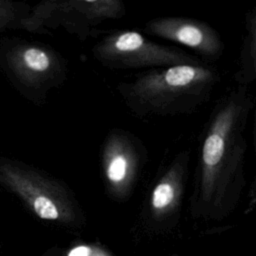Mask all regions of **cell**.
Returning <instances> with one entry per match:
<instances>
[{"instance_id": "3", "label": "cell", "mask_w": 256, "mask_h": 256, "mask_svg": "<svg viewBox=\"0 0 256 256\" xmlns=\"http://www.w3.org/2000/svg\"><path fill=\"white\" fill-rule=\"evenodd\" d=\"M0 186L42 220L65 225L78 220L77 203L69 187L22 162L0 159Z\"/></svg>"}, {"instance_id": "13", "label": "cell", "mask_w": 256, "mask_h": 256, "mask_svg": "<svg viewBox=\"0 0 256 256\" xmlns=\"http://www.w3.org/2000/svg\"><path fill=\"white\" fill-rule=\"evenodd\" d=\"M254 144H255V155H256V116H255V122H254ZM254 209H256V164H255L254 174L249 186L248 202L245 208V214L251 212Z\"/></svg>"}, {"instance_id": "4", "label": "cell", "mask_w": 256, "mask_h": 256, "mask_svg": "<svg viewBox=\"0 0 256 256\" xmlns=\"http://www.w3.org/2000/svg\"><path fill=\"white\" fill-rule=\"evenodd\" d=\"M95 59L109 68H162L207 61L173 46L153 42L137 31L122 30L107 34L92 49Z\"/></svg>"}, {"instance_id": "11", "label": "cell", "mask_w": 256, "mask_h": 256, "mask_svg": "<svg viewBox=\"0 0 256 256\" xmlns=\"http://www.w3.org/2000/svg\"><path fill=\"white\" fill-rule=\"evenodd\" d=\"M18 6L17 3L0 0V32L15 26V24L19 26L23 17H20V8Z\"/></svg>"}, {"instance_id": "10", "label": "cell", "mask_w": 256, "mask_h": 256, "mask_svg": "<svg viewBox=\"0 0 256 256\" xmlns=\"http://www.w3.org/2000/svg\"><path fill=\"white\" fill-rule=\"evenodd\" d=\"M233 79L239 86L256 85V4L244 16V32Z\"/></svg>"}, {"instance_id": "7", "label": "cell", "mask_w": 256, "mask_h": 256, "mask_svg": "<svg viewBox=\"0 0 256 256\" xmlns=\"http://www.w3.org/2000/svg\"><path fill=\"white\" fill-rule=\"evenodd\" d=\"M146 159L143 146L128 132L115 129L106 137L101 166L107 194L118 201L130 197Z\"/></svg>"}, {"instance_id": "1", "label": "cell", "mask_w": 256, "mask_h": 256, "mask_svg": "<svg viewBox=\"0 0 256 256\" xmlns=\"http://www.w3.org/2000/svg\"><path fill=\"white\" fill-rule=\"evenodd\" d=\"M255 106L249 87L236 85L214 104L199 138L190 207L193 216L221 219L246 185L245 136Z\"/></svg>"}, {"instance_id": "6", "label": "cell", "mask_w": 256, "mask_h": 256, "mask_svg": "<svg viewBox=\"0 0 256 256\" xmlns=\"http://www.w3.org/2000/svg\"><path fill=\"white\" fill-rule=\"evenodd\" d=\"M5 70L11 79L29 92H44L64 78L66 65L51 47L21 42L7 49L3 55Z\"/></svg>"}, {"instance_id": "12", "label": "cell", "mask_w": 256, "mask_h": 256, "mask_svg": "<svg viewBox=\"0 0 256 256\" xmlns=\"http://www.w3.org/2000/svg\"><path fill=\"white\" fill-rule=\"evenodd\" d=\"M67 256H112L108 251L96 245H78L72 248Z\"/></svg>"}, {"instance_id": "8", "label": "cell", "mask_w": 256, "mask_h": 256, "mask_svg": "<svg viewBox=\"0 0 256 256\" xmlns=\"http://www.w3.org/2000/svg\"><path fill=\"white\" fill-rule=\"evenodd\" d=\"M149 35L166 39L193 50L202 60L219 59L224 51L220 34L209 23L188 17L166 16L148 21L143 28Z\"/></svg>"}, {"instance_id": "2", "label": "cell", "mask_w": 256, "mask_h": 256, "mask_svg": "<svg viewBox=\"0 0 256 256\" xmlns=\"http://www.w3.org/2000/svg\"><path fill=\"white\" fill-rule=\"evenodd\" d=\"M219 69L207 62L149 69L118 90L138 117L190 115L209 101L220 81Z\"/></svg>"}, {"instance_id": "5", "label": "cell", "mask_w": 256, "mask_h": 256, "mask_svg": "<svg viewBox=\"0 0 256 256\" xmlns=\"http://www.w3.org/2000/svg\"><path fill=\"white\" fill-rule=\"evenodd\" d=\"M119 0H50L38 3L23 17L19 27L31 32L64 26L69 31L85 35L89 28L104 20L118 19L125 14Z\"/></svg>"}, {"instance_id": "9", "label": "cell", "mask_w": 256, "mask_h": 256, "mask_svg": "<svg viewBox=\"0 0 256 256\" xmlns=\"http://www.w3.org/2000/svg\"><path fill=\"white\" fill-rule=\"evenodd\" d=\"M190 161V150H180L154 181L147 200L148 213L154 222H168L179 215L189 179Z\"/></svg>"}]
</instances>
